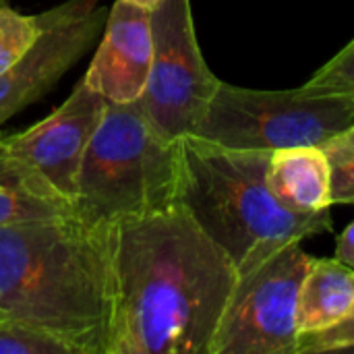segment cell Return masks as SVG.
I'll use <instances>...</instances> for the list:
<instances>
[{
  "label": "cell",
  "instance_id": "cell-1",
  "mask_svg": "<svg viewBox=\"0 0 354 354\" xmlns=\"http://www.w3.org/2000/svg\"><path fill=\"white\" fill-rule=\"evenodd\" d=\"M106 354H209L239 272L178 203L108 224Z\"/></svg>",
  "mask_w": 354,
  "mask_h": 354
},
{
  "label": "cell",
  "instance_id": "cell-2",
  "mask_svg": "<svg viewBox=\"0 0 354 354\" xmlns=\"http://www.w3.org/2000/svg\"><path fill=\"white\" fill-rule=\"evenodd\" d=\"M0 313L77 354H106L108 226L77 216L0 226Z\"/></svg>",
  "mask_w": 354,
  "mask_h": 354
},
{
  "label": "cell",
  "instance_id": "cell-3",
  "mask_svg": "<svg viewBox=\"0 0 354 354\" xmlns=\"http://www.w3.org/2000/svg\"><path fill=\"white\" fill-rule=\"evenodd\" d=\"M176 201L224 249L239 276L278 249L332 230L330 209L297 214L270 191L272 151L230 149L195 135L178 139Z\"/></svg>",
  "mask_w": 354,
  "mask_h": 354
},
{
  "label": "cell",
  "instance_id": "cell-4",
  "mask_svg": "<svg viewBox=\"0 0 354 354\" xmlns=\"http://www.w3.org/2000/svg\"><path fill=\"white\" fill-rule=\"evenodd\" d=\"M180 153L139 102L110 104L81 162L75 216L91 226L141 216L176 201Z\"/></svg>",
  "mask_w": 354,
  "mask_h": 354
},
{
  "label": "cell",
  "instance_id": "cell-5",
  "mask_svg": "<svg viewBox=\"0 0 354 354\" xmlns=\"http://www.w3.org/2000/svg\"><path fill=\"white\" fill-rule=\"evenodd\" d=\"M354 122V95L311 85L247 89L220 81L195 137L230 149L324 145Z\"/></svg>",
  "mask_w": 354,
  "mask_h": 354
},
{
  "label": "cell",
  "instance_id": "cell-6",
  "mask_svg": "<svg viewBox=\"0 0 354 354\" xmlns=\"http://www.w3.org/2000/svg\"><path fill=\"white\" fill-rule=\"evenodd\" d=\"M311 255L290 243L241 274L209 354H297V305Z\"/></svg>",
  "mask_w": 354,
  "mask_h": 354
},
{
  "label": "cell",
  "instance_id": "cell-7",
  "mask_svg": "<svg viewBox=\"0 0 354 354\" xmlns=\"http://www.w3.org/2000/svg\"><path fill=\"white\" fill-rule=\"evenodd\" d=\"M149 17L153 58L139 106L168 139L178 141L197 131L220 79L201 54L191 0H164Z\"/></svg>",
  "mask_w": 354,
  "mask_h": 354
},
{
  "label": "cell",
  "instance_id": "cell-8",
  "mask_svg": "<svg viewBox=\"0 0 354 354\" xmlns=\"http://www.w3.org/2000/svg\"><path fill=\"white\" fill-rule=\"evenodd\" d=\"M39 17V35L29 50L0 75L2 124L41 100L83 58L104 31L108 8L102 0H66Z\"/></svg>",
  "mask_w": 354,
  "mask_h": 354
},
{
  "label": "cell",
  "instance_id": "cell-9",
  "mask_svg": "<svg viewBox=\"0 0 354 354\" xmlns=\"http://www.w3.org/2000/svg\"><path fill=\"white\" fill-rule=\"evenodd\" d=\"M106 106L108 102L81 79L50 116L21 133L0 137V153L29 164L73 201L83 156Z\"/></svg>",
  "mask_w": 354,
  "mask_h": 354
},
{
  "label": "cell",
  "instance_id": "cell-10",
  "mask_svg": "<svg viewBox=\"0 0 354 354\" xmlns=\"http://www.w3.org/2000/svg\"><path fill=\"white\" fill-rule=\"evenodd\" d=\"M151 58L153 35L149 12L124 0H114L83 81L110 104H133L143 95Z\"/></svg>",
  "mask_w": 354,
  "mask_h": 354
},
{
  "label": "cell",
  "instance_id": "cell-11",
  "mask_svg": "<svg viewBox=\"0 0 354 354\" xmlns=\"http://www.w3.org/2000/svg\"><path fill=\"white\" fill-rule=\"evenodd\" d=\"M266 180L290 212L319 214L332 207V162L319 145L272 151Z\"/></svg>",
  "mask_w": 354,
  "mask_h": 354
},
{
  "label": "cell",
  "instance_id": "cell-12",
  "mask_svg": "<svg viewBox=\"0 0 354 354\" xmlns=\"http://www.w3.org/2000/svg\"><path fill=\"white\" fill-rule=\"evenodd\" d=\"M75 216L73 201L29 164L0 153V226Z\"/></svg>",
  "mask_w": 354,
  "mask_h": 354
},
{
  "label": "cell",
  "instance_id": "cell-13",
  "mask_svg": "<svg viewBox=\"0 0 354 354\" xmlns=\"http://www.w3.org/2000/svg\"><path fill=\"white\" fill-rule=\"evenodd\" d=\"M354 307V270L340 259L311 257L297 305L299 336L322 332L342 322Z\"/></svg>",
  "mask_w": 354,
  "mask_h": 354
},
{
  "label": "cell",
  "instance_id": "cell-14",
  "mask_svg": "<svg viewBox=\"0 0 354 354\" xmlns=\"http://www.w3.org/2000/svg\"><path fill=\"white\" fill-rule=\"evenodd\" d=\"M39 35V17L21 15L0 0V75L10 68Z\"/></svg>",
  "mask_w": 354,
  "mask_h": 354
},
{
  "label": "cell",
  "instance_id": "cell-15",
  "mask_svg": "<svg viewBox=\"0 0 354 354\" xmlns=\"http://www.w3.org/2000/svg\"><path fill=\"white\" fill-rule=\"evenodd\" d=\"M0 354H77L73 346L27 324L0 317Z\"/></svg>",
  "mask_w": 354,
  "mask_h": 354
},
{
  "label": "cell",
  "instance_id": "cell-16",
  "mask_svg": "<svg viewBox=\"0 0 354 354\" xmlns=\"http://www.w3.org/2000/svg\"><path fill=\"white\" fill-rule=\"evenodd\" d=\"M344 348H354V307L336 326L326 328L322 332L299 336L297 354L332 353V351H344Z\"/></svg>",
  "mask_w": 354,
  "mask_h": 354
},
{
  "label": "cell",
  "instance_id": "cell-17",
  "mask_svg": "<svg viewBox=\"0 0 354 354\" xmlns=\"http://www.w3.org/2000/svg\"><path fill=\"white\" fill-rule=\"evenodd\" d=\"M311 85L354 95V39L340 50L326 66H322L309 81Z\"/></svg>",
  "mask_w": 354,
  "mask_h": 354
},
{
  "label": "cell",
  "instance_id": "cell-18",
  "mask_svg": "<svg viewBox=\"0 0 354 354\" xmlns=\"http://www.w3.org/2000/svg\"><path fill=\"white\" fill-rule=\"evenodd\" d=\"M332 205H354V160L332 166Z\"/></svg>",
  "mask_w": 354,
  "mask_h": 354
},
{
  "label": "cell",
  "instance_id": "cell-19",
  "mask_svg": "<svg viewBox=\"0 0 354 354\" xmlns=\"http://www.w3.org/2000/svg\"><path fill=\"white\" fill-rule=\"evenodd\" d=\"M322 149L330 158L332 166L354 160V122L351 127H346L342 133H338L336 137H332L328 143H324Z\"/></svg>",
  "mask_w": 354,
  "mask_h": 354
},
{
  "label": "cell",
  "instance_id": "cell-20",
  "mask_svg": "<svg viewBox=\"0 0 354 354\" xmlns=\"http://www.w3.org/2000/svg\"><path fill=\"white\" fill-rule=\"evenodd\" d=\"M336 259H340L344 266H348L351 270H354V220L344 228V232L338 236Z\"/></svg>",
  "mask_w": 354,
  "mask_h": 354
},
{
  "label": "cell",
  "instance_id": "cell-21",
  "mask_svg": "<svg viewBox=\"0 0 354 354\" xmlns=\"http://www.w3.org/2000/svg\"><path fill=\"white\" fill-rule=\"evenodd\" d=\"M124 2L135 4V6H139V8H143V10L151 12V10H153V8H158L164 0H124Z\"/></svg>",
  "mask_w": 354,
  "mask_h": 354
},
{
  "label": "cell",
  "instance_id": "cell-22",
  "mask_svg": "<svg viewBox=\"0 0 354 354\" xmlns=\"http://www.w3.org/2000/svg\"><path fill=\"white\" fill-rule=\"evenodd\" d=\"M0 317H4V315H2V313H0Z\"/></svg>",
  "mask_w": 354,
  "mask_h": 354
}]
</instances>
